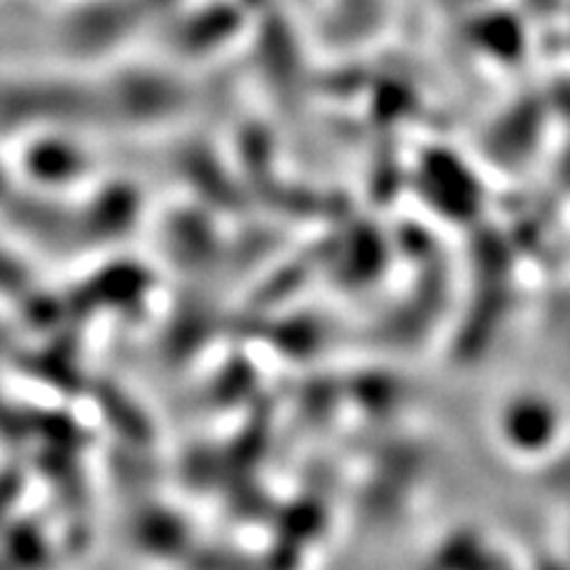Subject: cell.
<instances>
[{
  "mask_svg": "<svg viewBox=\"0 0 570 570\" xmlns=\"http://www.w3.org/2000/svg\"><path fill=\"white\" fill-rule=\"evenodd\" d=\"M502 436L515 449H539L541 441L550 439L558 428V415L552 404L537 396H518L510 399L502 410Z\"/></svg>",
  "mask_w": 570,
  "mask_h": 570,
  "instance_id": "cell-1",
  "label": "cell"
}]
</instances>
